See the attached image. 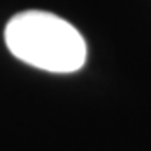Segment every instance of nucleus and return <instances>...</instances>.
<instances>
[{
  "label": "nucleus",
  "instance_id": "f257e3e1",
  "mask_svg": "<svg viewBox=\"0 0 151 151\" xmlns=\"http://www.w3.org/2000/svg\"><path fill=\"white\" fill-rule=\"evenodd\" d=\"M6 44L26 64L49 73L78 71L88 55L82 35L64 18L47 11H24L6 26Z\"/></svg>",
  "mask_w": 151,
  "mask_h": 151
}]
</instances>
